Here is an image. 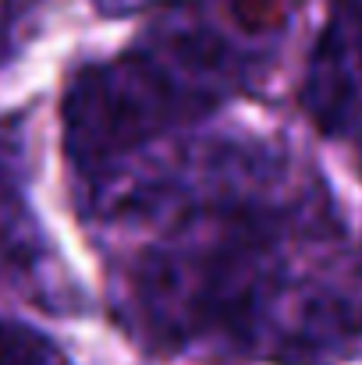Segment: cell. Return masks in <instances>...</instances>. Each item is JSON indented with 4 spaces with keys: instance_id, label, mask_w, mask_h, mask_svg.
<instances>
[{
    "instance_id": "3957f363",
    "label": "cell",
    "mask_w": 362,
    "mask_h": 365,
    "mask_svg": "<svg viewBox=\"0 0 362 365\" xmlns=\"http://www.w3.org/2000/svg\"><path fill=\"white\" fill-rule=\"evenodd\" d=\"M302 107L323 135L362 138V0H331L306 64Z\"/></svg>"
},
{
    "instance_id": "7a4b0ae2",
    "label": "cell",
    "mask_w": 362,
    "mask_h": 365,
    "mask_svg": "<svg viewBox=\"0 0 362 365\" xmlns=\"http://www.w3.org/2000/svg\"><path fill=\"white\" fill-rule=\"evenodd\" d=\"M231 78V53L206 29H178L118 61L89 64L64 93V149L82 174H93L213 110Z\"/></svg>"
},
{
    "instance_id": "5b68a950",
    "label": "cell",
    "mask_w": 362,
    "mask_h": 365,
    "mask_svg": "<svg viewBox=\"0 0 362 365\" xmlns=\"http://www.w3.org/2000/svg\"><path fill=\"white\" fill-rule=\"evenodd\" d=\"M0 365H71L64 348L32 323L0 319Z\"/></svg>"
},
{
    "instance_id": "277c9868",
    "label": "cell",
    "mask_w": 362,
    "mask_h": 365,
    "mask_svg": "<svg viewBox=\"0 0 362 365\" xmlns=\"http://www.w3.org/2000/svg\"><path fill=\"white\" fill-rule=\"evenodd\" d=\"M46 255V235L29 202L25 160L14 138H0V277H29Z\"/></svg>"
},
{
    "instance_id": "6da1fadb",
    "label": "cell",
    "mask_w": 362,
    "mask_h": 365,
    "mask_svg": "<svg viewBox=\"0 0 362 365\" xmlns=\"http://www.w3.org/2000/svg\"><path fill=\"white\" fill-rule=\"evenodd\" d=\"M284 284L281 220L248 202L210 206L139 259L135 309L164 348L206 334H238L256 344Z\"/></svg>"
},
{
    "instance_id": "8992f818",
    "label": "cell",
    "mask_w": 362,
    "mask_h": 365,
    "mask_svg": "<svg viewBox=\"0 0 362 365\" xmlns=\"http://www.w3.org/2000/svg\"><path fill=\"white\" fill-rule=\"evenodd\" d=\"M7 46H11V36H7V25L0 21V61H4V53H7Z\"/></svg>"
}]
</instances>
